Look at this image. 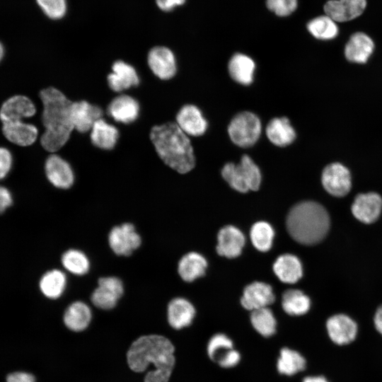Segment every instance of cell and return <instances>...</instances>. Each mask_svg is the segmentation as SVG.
Returning <instances> with one entry per match:
<instances>
[{
	"instance_id": "16",
	"label": "cell",
	"mask_w": 382,
	"mask_h": 382,
	"mask_svg": "<svg viewBox=\"0 0 382 382\" xmlns=\"http://www.w3.org/2000/svg\"><path fill=\"white\" fill-rule=\"evenodd\" d=\"M176 124L188 136L199 137L204 134L208 127L207 120L195 105L183 106L176 115Z\"/></svg>"
},
{
	"instance_id": "3",
	"label": "cell",
	"mask_w": 382,
	"mask_h": 382,
	"mask_svg": "<svg viewBox=\"0 0 382 382\" xmlns=\"http://www.w3.org/2000/svg\"><path fill=\"white\" fill-rule=\"evenodd\" d=\"M150 139L166 165L183 174L194 168L195 156L191 141L176 122H168L153 127Z\"/></svg>"
},
{
	"instance_id": "4",
	"label": "cell",
	"mask_w": 382,
	"mask_h": 382,
	"mask_svg": "<svg viewBox=\"0 0 382 382\" xmlns=\"http://www.w3.org/2000/svg\"><path fill=\"white\" fill-rule=\"evenodd\" d=\"M289 235L299 243L313 245L321 241L330 228V217L320 204L306 201L294 206L286 218Z\"/></svg>"
},
{
	"instance_id": "41",
	"label": "cell",
	"mask_w": 382,
	"mask_h": 382,
	"mask_svg": "<svg viewBox=\"0 0 382 382\" xmlns=\"http://www.w3.org/2000/svg\"><path fill=\"white\" fill-rule=\"evenodd\" d=\"M241 360L239 352L231 349L223 352L216 359V362L223 368H231L236 366Z\"/></svg>"
},
{
	"instance_id": "7",
	"label": "cell",
	"mask_w": 382,
	"mask_h": 382,
	"mask_svg": "<svg viewBox=\"0 0 382 382\" xmlns=\"http://www.w3.org/2000/svg\"><path fill=\"white\" fill-rule=\"evenodd\" d=\"M108 242L115 254L128 256L140 246L141 239L133 224L125 223L111 229Z\"/></svg>"
},
{
	"instance_id": "39",
	"label": "cell",
	"mask_w": 382,
	"mask_h": 382,
	"mask_svg": "<svg viewBox=\"0 0 382 382\" xmlns=\"http://www.w3.org/2000/svg\"><path fill=\"white\" fill-rule=\"evenodd\" d=\"M44 13L52 19L62 18L66 12V0H36Z\"/></svg>"
},
{
	"instance_id": "12",
	"label": "cell",
	"mask_w": 382,
	"mask_h": 382,
	"mask_svg": "<svg viewBox=\"0 0 382 382\" xmlns=\"http://www.w3.org/2000/svg\"><path fill=\"white\" fill-rule=\"evenodd\" d=\"M326 328L330 340L338 345H347L354 341L358 331L357 323L345 314H336L329 318Z\"/></svg>"
},
{
	"instance_id": "17",
	"label": "cell",
	"mask_w": 382,
	"mask_h": 382,
	"mask_svg": "<svg viewBox=\"0 0 382 382\" xmlns=\"http://www.w3.org/2000/svg\"><path fill=\"white\" fill-rule=\"evenodd\" d=\"M382 209V198L375 192L358 195L352 205L353 215L365 224L374 222Z\"/></svg>"
},
{
	"instance_id": "23",
	"label": "cell",
	"mask_w": 382,
	"mask_h": 382,
	"mask_svg": "<svg viewBox=\"0 0 382 382\" xmlns=\"http://www.w3.org/2000/svg\"><path fill=\"white\" fill-rule=\"evenodd\" d=\"M2 131L8 141L21 146L33 144L38 134L37 128L35 125L23 121L4 122Z\"/></svg>"
},
{
	"instance_id": "48",
	"label": "cell",
	"mask_w": 382,
	"mask_h": 382,
	"mask_svg": "<svg viewBox=\"0 0 382 382\" xmlns=\"http://www.w3.org/2000/svg\"><path fill=\"white\" fill-rule=\"evenodd\" d=\"M4 54V49L2 44L0 42V62L1 61Z\"/></svg>"
},
{
	"instance_id": "14",
	"label": "cell",
	"mask_w": 382,
	"mask_h": 382,
	"mask_svg": "<svg viewBox=\"0 0 382 382\" xmlns=\"http://www.w3.org/2000/svg\"><path fill=\"white\" fill-rule=\"evenodd\" d=\"M48 180L56 187L68 189L74 183V175L67 161L57 154H51L45 165Z\"/></svg>"
},
{
	"instance_id": "37",
	"label": "cell",
	"mask_w": 382,
	"mask_h": 382,
	"mask_svg": "<svg viewBox=\"0 0 382 382\" xmlns=\"http://www.w3.org/2000/svg\"><path fill=\"white\" fill-rule=\"evenodd\" d=\"M62 263L69 272L83 275L88 272L90 262L87 256L81 251L70 249L62 256Z\"/></svg>"
},
{
	"instance_id": "35",
	"label": "cell",
	"mask_w": 382,
	"mask_h": 382,
	"mask_svg": "<svg viewBox=\"0 0 382 382\" xmlns=\"http://www.w3.org/2000/svg\"><path fill=\"white\" fill-rule=\"evenodd\" d=\"M250 322L255 330L263 337H271L276 332V319L268 307L252 311Z\"/></svg>"
},
{
	"instance_id": "20",
	"label": "cell",
	"mask_w": 382,
	"mask_h": 382,
	"mask_svg": "<svg viewBox=\"0 0 382 382\" xmlns=\"http://www.w3.org/2000/svg\"><path fill=\"white\" fill-rule=\"evenodd\" d=\"M108 83L111 90L121 92L139 83V76L130 64L118 60L112 66V73L108 74Z\"/></svg>"
},
{
	"instance_id": "36",
	"label": "cell",
	"mask_w": 382,
	"mask_h": 382,
	"mask_svg": "<svg viewBox=\"0 0 382 382\" xmlns=\"http://www.w3.org/2000/svg\"><path fill=\"white\" fill-rule=\"evenodd\" d=\"M250 236L253 245L257 250L267 252L272 247L274 232L267 222L258 221L253 225Z\"/></svg>"
},
{
	"instance_id": "46",
	"label": "cell",
	"mask_w": 382,
	"mask_h": 382,
	"mask_svg": "<svg viewBox=\"0 0 382 382\" xmlns=\"http://www.w3.org/2000/svg\"><path fill=\"white\" fill-rule=\"evenodd\" d=\"M374 322L376 330L382 335V306L377 309L374 316Z\"/></svg>"
},
{
	"instance_id": "22",
	"label": "cell",
	"mask_w": 382,
	"mask_h": 382,
	"mask_svg": "<svg viewBox=\"0 0 382 382\" xmlns=\"http://www.w3.org/2000/svg\"><path fill=\"white\" fill-rule=\"evenodd\" d=\"M108 113L115 121L129 124L137 119L139 105L133 97L125 94L120 95L110 102Z\"/></svg>"
},
{
	"instance_id": "32",
	"label": "cell",
	"mask_w": 382,
	"mask_h": 382,
	"mask_svg": "<svg viewBox=\"0 0 382 382\" xmlns=\"http://www.w3.org/2000/svg\"><path fill=\"white\" fill-rule=\"evenodd\" d=\"M306 361L297 351L284 347L280 351L277 363V371L279 374L293 376L306 369Z\"/></svg>"
},
{
	"instance_id": "19",
	"label": "cell",
	"mask_w": 382,
	"mask_h": 382,
	"mask_svg": "<svg viewBox=\"0 0 382 382\" xmlns=\"http://www.w3.org/2000/svg\"><path fill=\"white\" fill-rule=\"evenodd\" d=\"M217 240V253L228 258L239 256L245 241L243 233L236 227L230 225L220 229Z\"/></svg>"
},
{
	"instance_id": "8",
	"label": "cell",
	"mask_w": 382,
	"mask_h": 382,
	"mask_svg": "<svg viewBox=\"0 0 382 382\" xmlns=\"http://www.w3.org/2000/svg\"><path fill=\"white\" fill-rule=\"evenodd\" d=\"M321 181L325 190L335 197L346 195L352 186L349 170L340 163H332L325 166Z\"/></svg>"
},
{
	"instance_id": "40",
	"label": "cell",
	"mask_w": 382,
	"mask_h": 382,
	"mask_svg": "<svg viewBox=\"0 0 382 382\" xmlns=\"http://www.w3.org/2000/svg\"><path fill=\"white\" fill-rule=\"evenodd\" d=\"M268 10L279 17L292 14L298 7V0H265Z\"/></svg>"
},
{
	"instance_id": "47",
	"label": "cell",
	"mask_w": 382,
	"mask_h": 382,
	"mask_svg": "<svg viewBox=\"0 0 382 382\" xmlns=\"http://www.w3.org/2000/svg\"><path fill=\"white\" fill-rule=\"evenodd\" d=\"M302 382H328V381L323 376H316L305 377Z\"/></svg>"
},
{
	"instance_id": "5",
	"label": "cell",
	"mask_w": 382,
	"mask_h": 382,
	"mask_svg": "<svg viewBox=\"0 0 382 382\" xmlns=\"http://www.w3.org/2000/svg\"><path fill=\"white\" fill-rule=\"evenodd\" d=\"M221 175L233 190L243 193L257 190L262 180L259 167L247 154L243 155L238 164H225Z\"/></svg>"
},
{
	"instance_id": "9",
	"label": "cell",
	"mask_w": 382,
	"mask_h": 382,
	"mask_svg": "<svg viewBox=\"0 0 382 382\" xmlns=\"http://www.w3.org/2000/svg\"><path fill=\"white\" fill-rule=\"evenodd\" d=\"M123 291V284L119 278L102 277L98 279V286L91 295V301L99 308L112 309L116 306Z\"/></svg>"
},
{
	"instance_id": "31",
	"label": "cell",
	"mask_w": 382,
	"mask_h": 382,
	"mask_svg": "<svg viewBox=\"0 0 382 382\" xmlns=\"http://www.w3.org/2000/svg\"><path fill=\"white\" fill-rule=\"evenodd\" d=\"M308 33L320 40H330L339 33L337 23L326 14L316 16L306 25Z\"/></svg>"
},
{
	"instance_id": "2",
	"label": "cell",
	"mask_w": 382,
	"mask_h": 382,
	"mask_svg": "<svg viewBox=\"0 0 382 382\" xmlns=\"http://www.w3.org/2000/svg\"><path fill=\"white\" fill-rule=\"evenodd\" d=\"M40 97L43 105L42 120L45 127L40 143L46 151L54 153L64 146L74 129L71 117L72 101L53 87L42 89Z\"/></svg>"
},
{
	"instance_id": "43",
	"label": "cell",
	"mask_w": 382,
	"mask_h": 382,
	"mask_svg": "<svg viewBox=\"0 0 382 382\" xmlns=\"http://www.w3.org/2000/svg\"><path fill=\"white\" fill-rule=\"evenodd\" d=\"M6 382H35V378L31 374L16 371L7 376Z\"/></svg>"
},
{
	"instance_id": "38",
	"label": "cell",
	"mask_w": 382,
	"mask_h": 382,
	"mask_svg": "<svg viewBox=\"0 0 382 382\" xmlns=\"http://www.w3.org/2000/svg\"><path fill=\"white\" fill-rule=\"evenodd\" d=\"M231 349H233L232 340L226 335L218 333L209 340L207 345V354L212 360L216 361L223 352Z\"/></svg>"
},
{
	"instance_id": "33",
	"label": "cell",
	"mask_w": 382,
	"mask_h": 382,
	"mask_svg": "<svg viewBox=\"0 0 382 382\" xmlns=\"http://www.w3.org/2000/svg\"><path fill=\"white\" fill-rule=\"evenodd\" d=\"M66 284V278L64 273L59 270H52L42 275L39 286L46 297L55 299L63 294Z\"/></svg>"
},
{
	"instance_id": "34",
	"label": "cell",
	"mask_w": 382,
	"mask_h": 382,
	"mask_svg": "<svg viewBox=\"0 0 382 382\" xmlns=\"http://www.w3.org/2000/svg\"><path fill=\"white\" fill-rule=\"evenodd\" d=\"M283 310L290 316H301L310 309V299L301 291L288 289L282 295Z\"/></svg>"
},
{
	"instance_id": "27",
	"label": "cell",
	"mask_w": 382,
	"mask_h": 382,
	"mask_svg": "<svg viewBox=\"0 0 382 382\" xmlns=\"http://www.w3.org/2000/svg\"><path fill=\"white\" fill-rule=\"evenodd\" d=\"M273 270L280 281L294 284L302 277L303 269L299 259L291 254H284L277 257Z\"/></svg>"
},
{
	"instance_id": "28",
	"label": "cell",
	"mask_w": 382,
	"mask_h": 382,
	"mask_svg": "<svg viewBox=\"0 0 382 382\" xmlns=\"http://www.w3.org/2000/svg\"><path fill=\"white\" fill-rule=\"evenodd\" d=\"M118 137V129L103 118L97 120L91 129V141L95 146L100 149H112Z\"/></svg>"
},
{
	"instance_id": "25",
	"label": "cell",
	"mask_w": 382,
	"mask_h": 382,
	"mask_svg": "<svg viewBox=\"0 0 382 382\" xmlns=\"http://www.w3.org/2000/svg\"><path fill=\"white\" fill-rule=\"evenodd\" d=\"M228 69L233 81L241 85L248 86L253 81L255 63L247 54L236 53L228 62Z\"/></svg>"
},
{
	"instance_id": "42",
	"label": "cell",
	"mask_w": 382,
	"mask_h": 382,
	"mask_svg": "<svg viewBox=\"0 0 382 382\" xmlns=\"http://www.w3.org/2000/svg\"><path fill=\"white\" fill-rule=\"evenodd\" d=\"M13 163V157L10 151L0 147V180L4 179L10 172Z\"/></svg>"
},
{
	"instance_id": "24",
	"label": "cell",
	"mask_w": 382,
	"mask_h": 382,
	"mask_svg": "<svg viewBox=\"0 0 382 382\" xmlns=\"http://www.w3.org/2000/svg\"><path fill=\"white\" fill-rule=\"evenodd\" d=\"M265 134L270 141L279 147L291 144L296 139V131L286 117H274L266 126Z\"/></svg>"
},
{
	"instance_id": "21",
	"label": "cell",
	"mask_w": 382,
	"mask_h": 382,
	"mask_svg": "<svg viewBox=\"0 0 382 382\" xmlns=\"http://www.w3.org/2000/svg\"><path fill=\"white\" fill-rule=\"evenodd\" d=\"M374 50V42L367 34L357 32L352 34L345 47L346 59L353 63L367 62Z\"/></svg>"
},
{
	"instance_id": "44",
	"label": "cell",
	"mask_w": 382,
	"mask_h": 382,
	"mask_svg": "<svg viewBox=\"0 0 382 382\" xmlns=\"http://www.w3.org/2000/svg\"><path fill=\"white\" fill-rule=\"evenodd\" d=\"M13 202L10 191L5 187L0 185V213L4 212Z\"/></svg>"
},
{
	"instance_id": "13",
	"label": "cell",
	"mask_w": 382,
	"mask_h": 382,
	"mask_svg": "<svg viewBox=\"0 0 382 382\" xmlns=\"http://www.w3.org/2000/svg\"><path fill=\"white\" fill-rule=\"evenodd\" d=\"M103 110L86 100L72 102L71 117L74 129L81 133L91 131L95 122L101 119Z\"/></svg>"
},
{
	"instance_id": "26",
	"label": "cell",
	"mask_w": 382,
	"mask_h": 382,
	"mask_svg": "<svg viewBox=\"0 0 382 382\" xmlns=\"http://www.w3.org/2000/svg\"><path fill=\"white\" fill-rule=\"evenodd\" d=\"M195 316L192 303L183 298H175L168 306V320L170 326L176 330L191 324Z\"/></svg>"
},
{
	"instance_id": "15",
	"label": "cell",
	"mask_w": 382,
	"mask_h": 382,
	"mask_svg": "<svg viewBox=\"0 0 382 382\" xmlns=\"http://www.w3.org/2000/svg\"><path fill=\"white\" fill-rule=\"evenodd\" d=\"M36 108L33 101L25 96H14L6 100L0 109V120L2 123L23 121L33 117Z\"/></svg>"
},
{
	"instance_id": "30",
	"label": "cell",
	"mask_w": 382,
	"mask_h": 382,
	"mask_svg": "<svg viewBox=\"0 0 382 382\" xmlns=\"http://www.w3.org/2000/svg\"><path fill=\"white\" fill-rule=\"evenodd\" d=\"M91 320L90 308L83 302L76 301L65 311L64 322L66 326L76 332L86 329Z\"/></svg>"
},
{
	"instance_id": "6",
	"label": "cell",
	"mask_w": 382,
	"mask_h": 382,
	"mask_svg": "<svg viewBox=\"0 0 382 382\" xmlns=\"http://www.w3.org/2000/svg\"><path fill=\"white\" fill-rule=\"evenodd\" d=\"M262 124L259 117L250 111L237 113L228 126V134L232 142L241 148H249L259 139Z\"/></svg>"
},
{
	"instance_id": "1",
	"label": "cell",
	"mask_w": 382,
	"mask_h": 382,
	"mask_svg": "<svg viewBox=\"0 0 382 382\" xmlns=\"http://www.w3.org/2000/svg\"><path fill=\"white\" fill-rule=\"evenodd\" d=\"M174 350L171 342L163 336H141L129 347L127 362L135 372H143L149 364H154L155 369L147 373L144 382H168L175 364Z\"/></svg>"
},
{
	"instance_id": "45",
	"label": "cell",
	"mask_w": 382,
	"mask_h": 382,
	"mask_svg": "<svg viewBox=\"0 0 382 382\" xmlns=\"http://www.w3.org/2000/svg\"><path fill=\"white\" fill-rule=\"evenodd\" d=\"M186 0H156L158 7L163 11H170L177 6H182Z\"/></svg>"
},
{
	"instance_id": "11",
	"label": "cell",
	"mask_w": 382,
	"mask_h": 382,
	"mask_svg": "<svg viewBox=\"0 0 382 382\" xmlns=\"http://www.w3.org/2000/svg\"><path fill=\"white\" fill-rule=\"evenodd\" d=\"M366 5V0H328L324 4L323 11L335 22L344 23L360 16Z\"/></svg>"
},
{
	"instance_id": "18",
	"label": "cell",
	"mask_w": 382,
	"mask_h": 382,
	"mask_svg": "<svg viewBox=\"0 0 382 382\" xmlns=\"http://www.w3.org/2000/svg\"><path fill=\"white\" fill-rule=\"evenodd\" d=\"M274 299L270 285L262 282H254L245 288L241 302L244 308L254 311L267 307Z\"/></svg>"
},
{
	"instance_id": "29",
	"label": "cell",
	"mask_w": 382,
	"mask_h": 382,
	"mask_svg": "<svg viewBox=\"0 0 382 382\" xmlns=\"http://www.w3.org/2000/svg\"><path fill=\"white\" fill-rule=\"evenodd\" d=\"M207 267V260L202 255L191 252L180 259L178 270L184 281L190 282L203 276Z\"/></svg>"
},
{
	"instance_id": "10",
	"label": "cell",
	"mask_w": 382,
	"mask_h": 382,
	"mask_svg": "<svg viewBox=\"0 0 382 382\" xmlns=\"http://www.w3.org/2000/svg\"><path fill=\"white\" fill-rule=\"evenodd\" d=\"M147 62L153 74L161 80H169L176 74L175 55L166 47H153L148 54Z\"/></svg>"
}]
</instances>
